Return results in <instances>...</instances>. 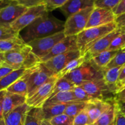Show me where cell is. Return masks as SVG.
Instances as JSON below:
<instances>
[{"label":"cell","instance_id":"1","mask_svg":"<svg viewBox=\"0 0 125 125\" xmlns=\"http://www.w3.org/2000/svg\"><path fill=\"white\" fill-rule=\"evenodd\" d=\"M64 24V21L46 13L24 28L23 35L20 36L27 44L32 40L63 31Z\"/></svg>","mask_w":125,"mask_h":125},{"label":"cell","instance_id":"2","mask_svg":"<svg viewBox=\"0 0 125 125\" xmlns=\"http://www.w3.org/2000/svg\"><path fill=\"white\" fill-rule=\"evenodd\" d=\"M1 64L10 67L13 70H28L40 63V59L32 53L31 48L24 47L7 52H0Z\"/></svg>","mask_w":125,"mask_h":125},{"label":"cell","instance_id":"3","mask_svg":"<svg viewBox=\"0 0 125 125\" xmlns=\"http://www.w3.org/2000/svg\"><path fill=\"white\" fill-rule=\"evenodd\" d=\"M115 22L94 28L85 29L76 35L77 46L81 56H84L95 42L117 29Z\"/></svg>","mask_w":125,"mask_h":125},{"label":"cell","instance_id":"4","mask_svg":"<svg viewBox=\"0 0 125 125\" xmlns=\"http://www.w3.org/2000/svg\"><path fill=\"white\" fill-rule=\"evenodd\" d=\"M64 77L76 86H79L95 79H102L103 78V73L102 69L96 67L88 59L79 68Z\"/></svg>","mask_w":125,"mask_h":125},{"label":"cell","instance_id":"5","mask_svg":"<svg viewBox=\"0 0 125 125\" xmlns=\"http://www.w3.org/2000/svg\"><path fill=\"white\" fill-rule=\"evenodd\" d=\"M94 8V7H89L67 18L63 31L65 36L77 35L84 31Z\"/></svg>","mask_w":125,"mask_h":125},{"label":"cell","instance_id":"6","mask_svg":"<svg viewBox=\"0 0 125 125\" xmlns=\"http://www.w3.org/2000/svg\"><path fill=\"white\" fill-rule=\"evenodd\" d=\"M65 37L63 32L62 31L46 37L32 40L28 43L27 45L31 48L32 53L41 59L51 51L57 43Z\"/></svg>","mask_w":125,"mask_h":125},{"label":"cell","instance_id":"7","mask_svg":"<svg viewBox=\"0 0 125 125\" xmlns=\"http://www.w3.org/2000/svg\"><path fill=\"white\" fill-rule=\"evenodd\" d=\"M57 79L58 78L56 75L51 77L43 85L37 89L31 96L26 98V103L31 107L42 108L51 96Z\"/></svg>","mask_w":125,"mask_h":125},{"label":"cell","instance_id":"8","mask_svg":"<svg viewBox=\"0 0 125 125\" xmlns=\"http://www.w3.org/2000/svg\"><path fill=\"white\" fill-rule=\"evenodd\" d=\"M53 76L52 73L40 62L35 67L29 77L27 97L31 96L37 89L43 85Z\"/></svg>","mask_w":125,"mask_h":125},{"label":"cell","instance_id":"9","mask_svg":"<svg viewBox=\"0 0 125 125\" xmlns=\"http://www.w3.org/2000/svg\"><path fill=\"white\" fill-rule=\"evenodd\" d=\"M46 13L48 12L46 11L44 5L31 7L28 9L24 13L11 24L10 28L16 32L20 34L21 31L32 23L35 19Z\"/></svg>","mask_w":125,"mask_h":125},{"label":"cell","instance_id":"10","mask_svg":"<svg viewBox=\"0 0 125 125\" xmlns=\"http://www.w3.org/2000/svg\"><path fill=\"white\" fill-rule=\"evenodd\" d=\"M81 56V54L79 50H74L55 56L42 63L53 75H55L62 70L71 61Z\"/></svg>","mask_w":125,"mask_h":125},{"label":"cell","instance_id":"11","mask_svg":"<svg viewBox=\"0 0 125 125\" xmlns=\"http://www.w3.org/2000/svg\"><path fill=\"white\" fill-rule=\"evenodd\" d=\"M28 9L18 4L17 0H12V2L0 10V26L10 27Z\"/></svg>","mask_w":125,"mask_h":125},{"label":"cell","instance_id":"12","mask_svg":"<svg viewBox=\"0 0 125 125\" xmlns=\"http://www.w3.org/2000/svg\"><path fill=\"white\" fill-rule=\"evenodd\" d=\"M114 98L106 100L93 99L87 103L85 109L89 118V125H93L98 118L111 107Z\"/></svg>","mask_w":125,"mask_h":125},{"label":"cell","instance_id":"13","mask_svg":"<svg viewBox=\"0 0 125 125\" xmlns=\"http://www.w3.org/2000/svg\"><path fill=\"white\" fill-rule=\"evenodd\" d=\"M76 39V35L65 37L64 39L57 43L46 56L40 59V62L43 63L53 57L69 51L79 50L77 46Z\"/></svg>","mask_w":125,"mask_h":125},{"label":"cell","instance_id":"14","mask_svg":"<svg viewBox=\"0 0 125 125\" xmlns=\"http://www.w3.org/2000/svg\"><path fill=\"white\" fill-rule=\"evenodd\" d=\"M115 16L112 10L100 8H94L90 14L85 29L101 26L115 22Z\"/></svg>","mask_w":125,"mask_h":125},{"label":"cell","instance_id":"15","mask_svg":"<svg viewBox=\"0 0 125 125\" xmlns=\"http://www.w3.org/2000/svg\"><path fill=\"white\" fill-rule=\"evenodd\" d=\"M79 86L94 98L104 100L105 95L112 94L103 78L95 79Z\"/></svg>","mask_w":125,"mask_h":125},{"label":"cell","instance_id":"16","mask_svg":"<svg viewBox=\"0 0 125 125\" xmlns=\"http://www.w3.org/2000/svg\"><path fill=\"white\" fill-rule=\"evenodd\" d=\"M122 32V29L120 28H117V29L114 30L111 32L109 33L108 34L95 42L84 55H85L87 57H89L92 56L103 52V51H107V48L110 46L112 40Z\"/></svg>","mask_w":125,"mask_h":125},{"label":"cell","instance_id":"17","mask_svg":"<svg viewBox=\"0 0 125 125\" xmlns=\"http://www.w3.org/2000/svg\"><path fill=\"white\" fill-rule=\"evenodd\" d=\"M94 0H67L59 9L67 18L81 10L94 7Z\"/></svg>","mask_w":125,"mask_h":125},{"label":"cell","instance_id":"18","mask_svg":"<svg viewBox=\"0 0 125 125\" xmlns=\"http://www.w3.org/2000/svg\"><path fill=\"white\" fill-rule=\"evenodd\" d=\"M26 103L19 106L3 117L6 125H24L26 115L30 109Z\"/></svg>","mask_w":125,"mask_h":125},{"label":"cell","instance_id":"19","mask_svg":"<svg viewBox=\"0 0 125 125\" xmlns=\"http://www.w3.org/2000/svg\"><path fill=\"white\" fill-rule=\"evenodd\" d=\"M26 96L6 91L2 102L3 117L17 107L26 103Z\"/></svg>","mask_w":125,"mask_h":125},{"label":"cell","instance_id":"20","mask_svg":"<svg viewBox=\"0 0 125 125\" xmlns=\"http://www.w3.org/2000/svg\"><path fill=\"white\" fill-rule=\"evenodd\" d=\"M36 66L30 68V69L27 70L25 73L21 77L17 79L14 83H13L10 86H9L6 89V91L10 93H12V94H15L27 96L28 82L29 77L31 72H32V70L35 68Z\"/></svg>","mask_w":125,"mask_h":125},{"label":"cell","instance_id":"21","mask_svg":"<svg viewBox=\"0 0 125 125\" xmlns=\"http://www.w3.org/2000/svg\"><path fill=\"white\" fill-rule=\"evenodd\" d=\"M73 94V91L62 92L58 93L54 96L49 98L44 103L45 106L52 104H71L73 102H78Z\"/></svg>","mask_w":125,"mask_h":125},{"label":"cell","instance_id":"22","mask_svg":"<svg viewBox=\"0 0 125 125\" xmlns=\"http://www.w3.org/2000/svg\"><path fill=\"white\" fill-rule=\"evenodd\" d=\"M118 51H105L89 57H87L96 67L100 69H103L107 66Z\"/></svg>","mask_w":125,"mask_h":125},{"label":"cell","instance_id":"23","mask_svg":"<svg viewBox=\"0 0 125 125\" xmlns=\"http://www.w3.org/2000/svg\"><path fill=\"white\" fill-rule=\"evenodd\" d=\"M122 67H115L109 69H102L103 79L112 94L114 95L116 91V85Z\"/></svg>","mask_w":125,"mask_h":125},{"label":"cell","instance_id":"24","mask_svg":"<svg viewBox=\"0 0 125 125\" xmlns=\"http://www.w3.org/2000/svg\"><path fill=\"white\" fill-rule=\"evenodd\" d=\"M26 45L20 34V35L15 37L0 41V52H7L11 50L21 48Z\"/></svg>","mask_w":125,"mask_h":125},{"label":"cell","instance_id":"25","mask_svg":"<svg viewBox=\"0 0 125 125\" xmlns=\"http://www.w3.org/2000/svg\"><path fill=\"white\" fill-rule=\"evenodd\" d=\"M70 104H52L42 107L43 120H49L53 117L64 114L65 110Z\"/></svg>","mask_w":125,"mask_h":125},{"label":"cell","instance_id":"26","mask_svg":"<svg viewBox=\"0 0 125 125\" xmlns=\"http://www.w3.org/2000/svg\"><path fill=\"white\" fill-rule=\"evenodd\" d=\"M116 112V103L113 100L111 107L103 114L93 125H115Z\"/></svg>","mask_w":125,"mask_h":125},{"label":"cell","instance_id":"27","mask_svg":"<svg viewBox=\"0 0 125 125\" xmlns=\"http://www.w3.org/2000/svg\"><path fill=\"white\" fill-rule=\"evenodd\" d=\"M87 60L88 58L86 57V56H85V55L84 56H81V57L71 61L62 70L60 71L57 74H55V75L57 76L58 79L63 78V77L65 76L67 74L73 72V71L76 70L78 68H79L80 66H81Z\"/></svg>","mask_w":125,"mask_h":125},{"label":"cell","instance_id":"28","mask_svg":"<svg viewBox=\"0 0 125 125\" xmlns=\"http://www.w3.org/2000/svg\"><path fill=\"white\" fill-rule=\"evenodd\" d=\"M43 120L42 108L30 107L26 115L24 125H40Z\"/></svg>","mask_w":125,"mask_h":125},{"label":"cell","instance_id":"29","mask_svg":"<svg viewBox=\"0 0 125 125\" xmlns=\"http://www.w3.org/2000/svg\"><path fill=\"white\" fill-rule=\"evenodd\" d=\"M27 70H13L3 78L0 79V91L6 90L17 79L21 77L25 73Z\"/></svg>","mask_w":125,"mask_h":125},{"label":"cell","instance_id":"30","mask_svg":"<svg viewBox=\"0 0 125 125\" xmlns=\"http://www.w3.org/2000/svg\"><path fill=\"white\" fill-rule=\"evenodd\" d=\"M75 87L76 85L67 79L65 77L59 78L57 79L55 84L53 90H52L50 97L54 96L58 93L62 92L72 91Z\"/></svg>","mask_w":125,"mask_h":125},{"label":"cell","instance_id":"31","mask_svg":"<svg viewBox=\"0 0 125 125\" xmlns=\"http://www.w3.org/2000/svg\"><path fill=\"white\" fill-rule=\"evenodd\" d=\"M87 102H73L67 106L65 110L64 114L72 118H74L81 112L84 110L86 107Z\"/></svg>","mask_w":125,"mask_h":125},{"label":"cell","instance_id":"32","mask_svg":"<svg viewBox=\"0 0 125 125\" xmlns=\"http://www.w3.org/2000/svg\"><path fill=\"white\" fill-rule=\"evenodd\" d=\"M125 65V52L119 51L104 69H109L115 67H122Z\"/></svg>","mask_w":125,"mask_h":125},{"label":"cell","instance_id":"33","mask_svg":"<svg viewBox=\"0 0 125 125\" xmlns=\"http://www.w3.org/2000/svg\"><path fill=\"white\" fill-rule=\"evenodd\" d=\"M125 47V35L122 32L120 35L112 40L107 51H120Z\"/></svg>","mask_w":125,"mask_h":125},{"label":"cell","instance_id":"34","mask_svg":"<svg viewBox=\"0 0 125 125\" xmlns=\"http://www.w3.org/2000/svg\"><path fill=\"white\" fill-rule=\"evenodd\" d=\"M120 0H94V8L112 10Z\"/></svg>","mask_w":125,"mask_h":125},{"label":"cell","instance_id":"35","mask_svg":"<svg viewBox=\"0 0 125 125\" xmlns=\"http://www.w3.org/2000/svg\"><path fill=\"white\" fill-rule=\"evenodd\" d=\"M72 91H73V94H74V97L76 99L77 101H78L88 102V101H90L93 99H95L93 96H92L91 95H89V94H87L80 86H76Z\"/></svg>","mask_w":125,"mask_h":125},{"label":"cell","instance_id":"36","mask_svg":"<svg viewBox=\"0 0 125 125\" xmlns=\"http://www.w3.org/2000/svg\"><path fill=\"white\" fill-rule=\"evenodd\" d=\"M48 121L51 125H73V118L63 114L53 117Z\"/></svg>","mask_w":125,"mask_h":125},{"label":"cell","instance_id":"37","mask_svg":"<svg viewBox=\"0 0 125 125\" xmlns=\"http://www.w3.org/2000/svg\"><path fill=\"white\" fill-rule=\"evenodd\" d=\"M67 0H43V5L46 11L49 13L57 8L62 7Z\"/></svg>","mask_w":125,"mask_h":125},{"label":"cell","instance_id":"38","mask_svg":"<svg viewBox=\"0 0 125 125\" xmlns=\"http://www.w3.org/2000/svg\"><path fill=\"white\" fill-rule=\"evenodd\" d=\"M20 35V34L16 32L10 27H5L0 26V41L12 39Z\"/></svg>","mask_w":125,"mask_h":125},{"label":"cell","instance_id":"39","mask_svg":"<svg viewBox=\"0 0 125 125\" xmlns=\"http://www.w3.org/2000/svg\"><path fill=\"white\" fill-rule=\"evenodd\" d=\"M73 125H89V115L85 109L73 118Z\"/></svg>","mask_w":125,"mask_h":125},{"label":"cell","instance_id":"40","mask_svg":"<svg viewBox=\"0 0 125 125\" xmlns=\"http://www.w3.org/2000/svg\"><path fill=\"white\" fill-rule=\"evenodd\" d=\"M17 1L18 4L26 7L27 9L43 5V0H17Z\"/></svg>","mask_w":125,"mask_h":125},{"label":"cell","instance_id":"41","mask_svg":"<svg viewBox=\"0 0 125 125\" xmlns=\"http://www.w3.org/2000/svg\"><path fill=\"white\" fill-rule=\"evenodd\" d=\"M112 12L115 17L125 13V0H120L117 6L112 9Z\"/></svg>","mask_w":125,"mask_h":125},{"label":"cell","instance_id":"42","mask_svg":"<svg viewBox=\"0 0 125 125\" xmlns=\"http://www.w3.org/2000/svg\"><path fill=\"white\" fill-rule=\"evenodd\" d=\"M115 125H125V116L120 112L117 108V105H116Z\"/></svg>","mask_w":125,"mask_h":125},{"label":"cell","instance_id":"43","mask_svg":"<svg viewBox=\"0 0 125 125\" xmlns=\"http://www.w3.org/2000/svg\"><path fill=\"white\" fill-rule=\"evenodd\" d=\"M114 100L116 102L125 101V87L119 90L114 94Z\"/></svg>","mask_w":125,"mask_h":125},{"label":"cell","instance_id":"44","mask_svg":"<svg viewBox=\"0 0 125 125\" xmlns=\"http://www.w3.org/2000/svg\"><path fill=\"white\" fill-rule=\"evenodd\" d=\"M13 71V70L10 67L1 64V65L0 66V79L3 78Z\"/></svg>","mask_w":125,"mask_h":125},{"label":"cell","instance_id":"45","mask_svg":"<svg viewBox=\"0 0 125 125\" xmlns=\"http://www.w3.org/2000/svg\"><path fill=\"white\" fill-rule=\"evenodd\" d=\"M115 23L117 24V26L118 28L125 27V13L115 17Z\"/></svg>","mask_w":125,"mask_h":125},{"label":"cell","instance_id":"46","mask_svg":"<svg viewBox=\"0 0 125 125\" xmlns=\"http://www.w3.org/2000/svg\"><path fill=\"white\" fill-rule=\"evenodd\" d=\"M6 90H1L0 91V120L3 119V114H2V102L4 97Z\"/></svg>","mask_w":125,"mask_h":125},{"label":"cell","instance_id":"47","mask_svg":"<svg viewBox=\"0 0 125 125\" xmlns=\"http://www.w3.org/2000/svg\"><path fill=\"white\" fill-rule=\"evenodd\" d=\"M116 105L120 112L125 116V101L116 102Z\"/></svg>","mask_w":125,"mask_h":125},{"label":"cell","instance_id":"48","mask_svg":"<svg viewBox=\"0 0 125 125\" xmlns=\"http://www.w3.org/2000/svg\"><path fill=\"white\" fill-rule=\"evenodd\" d=\"M124 79H125V65L122 67V69H121L120 72V74L118 79V82H117V84H118L119 83H120V82H122V81H123Z\"/></svg>","mask_w":125,"mask_h":125},{"label":"cell","instance_id":"49","mask_svg":"<svg viewBox=\"0 0 125 125\" xmlns=\"http://www.w3.org/2000/svg\"><path fill=\"white\" fill-rule=\"evenodd\" d=\"M12 1V0H0V10L9 5Z\"/></svg>","mask_w":125,"mask_h":125},{"label":"cell","instance_id":"50","mask_svg":"<svg viewBox=\"0 0 125 125\" xmlns=\"http://www.w3.org/2000/svg\"><path fill=\"white\" fill-rule=\"evenodd\" d=\"M125 87V79H124V80L122 81V82H120V83H119L118 84H117V85H116L115 93L117 92V91H118L119 90H120V89H123V88Z\"/></svg>","mask_w":125,"mask_h":125},{"label":"cell","instance_id":"51","mask_svg":"<svg viewBox=\"0 0 125 125\" xmlns=\"http://www.w3.org/2000/svg\"><path fill=\"white\" fill-rule=\"evenodd\" d=\"M51 125L50 123L49 122L48 120H43L41 122V125Z\"/></svg>","mask_w":125,"mask_h":125},{"label":"cell","instance_id":"52","mask_svg":"<svg viewBox=\"0 0 125 125\" xmlns=\"http://www.w3.org/2000/svg\"><path fill=\"white\" fill-rule=\"evenodd\" d=\"M0 125H6L4 121V119L0 120Z\"/></svg>","mask_w":125,"mask_h":125},{"label":"cell","instance_id":"53","mask_svg":"<svg viewBox=\"0 0 125 125\" xmlns=\"http://www.w3.org/2000/svg\"><path fill=\"white\" fill-rule=\"evenodd\" d=\"M120 29H122V32H123V34H124L125 35V27H123V28H121Z\"/></svg>","mask_w":125,"mask_h":125},{"label":"cell","instance_id":"54","mask_svg":"<svg viewBox=\"0 0 125 125\" xmlns=\"http://www.w3.org/2000/svg\"><path fill=\"white\" fill-rule=\"evenodd\" d=\"M121 51H124V52H125V48H123L122 49V50H121Z\"/></svg>","mask_w":125,"mask_h":125},{"label":"cell","instance_id":"55","mask_svg":"<svg viewBox=\"0 0 125 125\" xmlns=\"http://www.w3.org/2000/svg\"><path fill=\"white\" fill-rule=\"evenodd\" d=\"M0 63H1V60H0Z\"/></svg>","mask_w":125,"mask_h":125},{"label":"cell","instance_id":"56","mask_svg":"<svg viewBox=\"0 0 125 125\" xmlns=\"http://www.w3.org/2000/svg\"></svg>","mask_w":125,"mask_h":125},{"label":"cell","instance_id":"57","mask_svg":"<svg viewBox=\"0 0 125 125\" xmlns=\"http://www.w3.org/2000/svg\"></svg>","mask_w":125,"mask_h":125}]
</instances>
